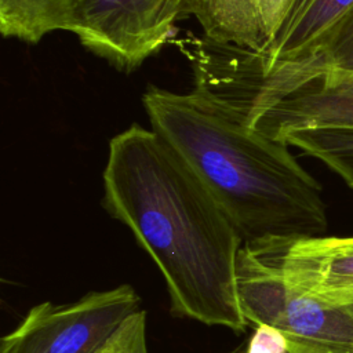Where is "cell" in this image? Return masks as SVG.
<instances>
[{"label": "cell", "instance_id": "obj_14", "mask_svg": "<svg viewBox=\"0 0 353 353\" xmlns=\"http://www.w3.org/2000/svg\"><path fill=\"white\" fill-rule=\"evenodd\" d=\"M245 353H288L285 336L276 328L262 324L244 342Z\"/></svg>", "mask_w": 353, "mask_h": 353}, {"label": "cell", "instance_id": "obj_3", "mask_svg": "<svg viewBox=\"0 0 353 353\" xmlns=\"http://www.w3.org/2000/svg\"><path fill=\"white\" fill-rule=\"evenodd\" d=\"M237 288L248 327L279 330L290 353H353V306L335 307L296 292L247 243L239 251Z\"/></svg>", "mask_w": 353, "mask_h": 353}, {"label": "cell", "instance_id": "obj_7", "mask_svg": "<svg viewBox=\"0 0 353 353\" xmlns=\"http://www.w3.org/2000/svg\"><path fill=\"white\" fill-rule=\"evenodd\" d=\"M245 243L296 292L335 307L353 306V236Z\"/></svg>", "mask_w": 353, "mask_h": 353}, {"label": "cell", "instance_id": "obj_6", "mask_svg": "<svg viewBox=\"0 0 353 353\" xmlns=\"http://www.w3.org/2000/svg\"><path fill=\"white\" fill-rule=\"evenodd\" d=\"M190 0H73L68 30L117 70L131 73L189 17Z\"/></svg>", "mask_w": 353, "mask_h": 353}, {"label": "cell", "instance_id": "obj_11", "mask_svg": "<svg viewBox=\"0 0 353 353\" xmlns=\"http://www.w3.org/2000/svg\"><path fill=\"white\" fill-rule=\"evenodd\" d=\"M73 0H0V32L29 44L68 30Z\"/></svg>", "mask_w": 353, "mask_h": 353}, {"label": "cell", "instance_id": "obj_13", "mask_svg": "<svg viewBox=\"0 0 353 353\" xmlns=\"http://www.w3.org/2000/svg\"><path fill=\"white\" fill-rule=\"evenodd\" d=\"M95 353H148L146 312L141 309L130 316L114 335Z\"/></svg>", "mask_w": 353, "mask_h": 353}, {"label": "cell", "instance_id": "obj_12", "mask_svg": "<svg viewBox=\"0 0 353 353\" xmlns=\"http://www.w3.org/2000/svg\"><path fill=\"white\" fill-rule=\"evenodd\" d=\"M281 143L319 159L353 189V125L295 130L284 135Z\"/></svg>", "mask_w": 353, "mask_h": 353}, {"label": "cell", "instance_id": "obj_4", "mask_svg": "<svg viewBox=\"0 0 353 353\" xmlns=\"http://www.w3.org/2000/svg\"><path fill=\"white\" fill-rule=\"evenodd\" d=\"M222 114L281 142L291 131L353 125V74L324 72L294 84L270 87L234 79L210 92Z\"/></svg>", "mask_w": 353, "mask_h": 353}, {"label": "cell", "instance_id": "obj_15", "mask_svg": "<svg viewBox=\"0 0 353 353\" xmlns=\"http://www.w3.org/2000/svg\"><path fill=\"white\" fill-rule=\"evenodd\" d=\"M228 353H245L244 342H243V343H240L239 346H236L234 349H232V350H230V352H228ZM288 353H290V350H288Z\"/></svg>", "mask_w": 353, "mask_h": 353}, {"label": "cell", "instance_id": "obj_9", "mask_svg": "<svg viewBox=\"0 0 353 353\" xmlns=\"http://www.w3.org/2000/svg\"><path fill=\"white\" fill-rule=\"evenodd\" d=\"M353 8V0H294L270 46L261 54L248 51L262 69L309 57L324 36Z\"/></svg>", "mask_w": 353, "mask_h": 353}, {"label": "cell", "instance_id": "obj_2", "mask_svg": "<svg viewBox=\"0 0 353 353\" xmlns=\"http://www.w3.org/2000/svg\"><path fill=\"white\" fill-rule=\"evenodd\" d=\"M142 102L152 130L201 179L244 243L325 233L321 186L288 145L222 114L193 92L150 85Z\"/></svg>", "mask_w": 353, "mask_h": 353}, {"label": "cell", "instance_id": "obj_8", "mask_svg": "<svg viewBox=\"0 0 353 353\" xmlns=\"http://www.w3.org/2000/svg\"><path fill=\"white\" fill-rule=\"evenodd\" d=\"M294 0H190L203 34L222 44L263 52L281 28Z\"/></svg>", "mask_w": 353, "mask_h": 353}, {"label": "cell", "instance_id": "obj_5", "mask_svg": "<svg viewBox=\"0 0 353 353\" xmlns=\"http://www.w3.org/2000/svg\"><path fill=\"white\" fill-rule=\"evenodd\" d=\"M141 309L130 284L91 291L68 303L43 302L1 338L0 353H95Z\"/></svg>", "mask_w": 353, "mask_h": 353}, {"label": "cell", "instance_id": "obj_10", "mask_svg": "<svg viewBox=\"0 0 353 353\" xmlns=\"http://www.w3.org/2000/svg\"><path fill=\"white\" fill-rule=\"evenodd\" d=\"M252 62L256 80L272 87L294 84L324 72L353 74V8L324 36L309 57L272 69H262L254 59Z\"/></svg>", "mask_w": 353, "mask_h": 353}, {"label": "cell", "instance_id": "obj_1", "mask_svg": "<svg viewBox=\"0 0 353 353\" xmlns=\"http://www.w3.org/2000/svg\"><path fill=\"white\" fill-rule=\"evenodd\" d=\"M102 179L103 208L159 268L171 313L243 332L237 258L244 241L183 159L157 132L132 124L110 139Z\"/></svg>", "mask_w": 353, "mask_h": 353}]
</instances>
